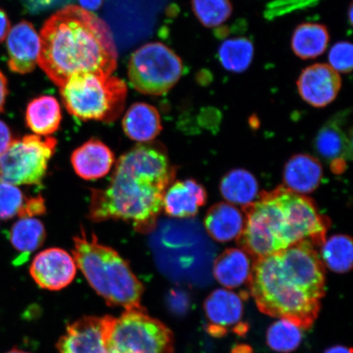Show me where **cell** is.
<instances>
[{
  "label": "cell",
  "instance_id": "cell-1",
  "mask_svg": "<svg viewBox=\"0 0 353 353\" xmlns=\"http://www.w3.org/2000/svg\"><path fill=\"white\" fill-rule=\"evenodd\" d=\"M175 174L162 145H135L119 159L108 186L92 189L88 218L94 223L122 220L139 232H152Z\"/></svg>",
  "mask_w": 353,
  "mask_h": 353
},
{
  "label": "cell",
  "instance_id": "cell-2",
  "mask_svg": "<svg viewBox=\"0 0 353 353\" xmlns=\"http://www.w3.org/2000/svg\"><path fill=\"white\" fill-rule=\"evenodd\" d=\"M38 64L56 85L74 74L112 76L118 54L109 26L81 7L65 6L52 15L41 32Z\"/></svg>",
  "mask_w": 353,
  "mask_h": 353
},
{
  "label": "cell",
  "instance_id": "cell-3",
  "mask_svg": "<svg viewBox=\"0 0 353 353\" xmlns=\"http://www.w3.org/2000/svg\"><path fill=\"white\" fill-rule=\"evenodd\" d=\"M73 259L88 284L110 306L125 310L141 305L144 286L129 263L117 251L101 244L94 234L85 230L73 238Z\"/></svg>",
  "mask_w": 353,
  "mask_h": 353
},
{
  "label": "cell",
  "instance_id": "cell-4",
  "mask_svg": "<svg viewBox=\"0 0 353 353\" xmlns=\"http://www.w3.org/2000/svg\"><path fill=\"white\" fill-rule=\"evenodd\" d=\"M256 305L264 314L311 327L319 314L321 300L311 296L282 270L277 253L255 259L249 280Z\"/></svg>",
  "mask_w": 353,
  "mask_h": 353
},
{
  "label": "cell",
  "instance_id": "cell-5",
  "mask_svg": "<svg viewBox=\"0 0 353 353\" xmlns=\"http://www.w3.org/2000/svg\"><path fill=\"white\" fill-rule=\"evenodd\" d=\"M68 112L83 121H116L125 109L128 87L116 77L92 73L74 74L60 87Z\"/></svg>",
  "mask_w": 353,
  "mask_h": 353
},
{
  "label": "cell",
  "instance_id": "cell-6",
  "mask_svg": "<svg viewBox=\"0 0 353 353\" xmlns=\"http://www.w3.org/2000/svg\"><path fill=\"white\" fill-rule=\"evenodd\" d=\"M108 353H173L174 334L145 308L125 310L119 317H101Z\"/></svg>",
  "mask_w": 353,
  "mask_h": 353
},
{
  "label": "cell",
  "instance_id": "cell-7",
  "mask_svg": "<svg viewBox=\"0 0 353 353\" xmlns=\"http://www.w3.org/2000/svg\"><path fill=\"white\" fill-rule=\"evenodd\" d=\"M245 228L239 237L241 249L255 259L292 245L288 222L278 190L263 193L258 201L243 207Z\"/></svg>",
  "mask_w": 353,
  "mask_h": 353
},
{
  "label": "cell",
  "instance_id": "cell-8",
  "mask_svg": "<svg viewBox=\"0 0 353 353\" xmlns=\"http://www.w3.org/2000/svg\"><path fill=\"white\" fill-rule=\"evenodd\" d=\"M183 74L180 57L165 44H145L130 57L128 76L132 87L145 95L167 94Z\"/></svg>",
  "mask_w": 353,
  "mask_h": 353
},
{
  "label": "cell",
  "instance_id": "cell-9",
  "mask_svg": "<svg viewBox=\"0 0 353 353\" xmlns=\"http://www.w3.org/2000/svg\"><path fill=\"white\" fill-rule=\"evenodd\" d=\"M57 144L50 136L26 135L13 140L0 154V183L15 186L41 184Z\"/></svg>",
  "mask_w": 353,
  "mask_h": 353
},
{
  "label": "cell",
  "instance_id": "cell-10",
  "mask_svg": "<svg viewBox=\"0 0 353 353\" xmlns=\"http://www.w3.org/2000/svg\"><path fill=\"white\" fill-rule=\"evenodd\" d=\"M282 270L311 296L321 300L325 293L324 264L310 241H302L277 252Z\"/></svg>",
  "mask_w": 353,
  "mask_h": 353
},
{
  "label": "cell",
  "instance_id": "cell-11",
  "mask_svg": "<svg viewBox=\"0 0 353 353\" xmlns=\"http://www.w3.org/2000/svg\"><path fill=\"white\" fill-rule=\"evenodd\" d=\"M77 270L76 262L69 253L63 249L50 248L35 256L30 274L41 288L59 291L72 283Z\"/></svg>",
  "mask_w": 353,
  "mask_h": 353
},
{
  "label": "cell",
  "instance_id": "cell-12",
  "mask_svg": "<svg viewBox=\"0 0 353 353\" xmlns=\"http://www.w3.org/2000/svg\"><path fill=\"white\" fill-rule=\"evenodd\" d=\"M341 76L330 65L316 63L303 70L297 81L299 94L314 108H324L337 98Z\"/></svg>",
  "mask_w": 353,
  "mask_h": 353
},
{
  "label": "cell",
  "instance_id": "cell-13",
  "mask_svg": "<svg viewBox=\"0 0 353 353\" xmlns=\"http://www.w3.org/2000/svg\"><path fill=\"white\" fill-rule=\"evenodd\" d=\"M41 48V37L34 26L21 21L8 34V68L20 74L32 72L38 65Z\"/></svg>",
  "mask_w": 353,
  "mask_h": 353
},
{
  "label": "cell",
  "instance_id": "cell-14",
  "mask_svg": "<svg viewBox=\"0 0 353 353\" xmlns=\"http://www.w3.org/2000/svg\"><path fill=\"white\" fill-rule=\"evenodd\" d=\"M57 348L59 353H108L101 317L83 316L69 325Z\"/></svg>",
  "mask_w": 353,
  "mask_h": 353
},
{
  "label": "cell",
  "instance_id": "cell-15",
  "mask_svg": "<svg viewBox=\"0 0 353 353\" xmlns=\"http://www.w3.org/2000/svg\"><path fill=\"white\" fill-rule=\"evenodd\" d=\"M70 160L79 176L96 180L109 174L116 158L107 145L99 139H91L74 150Z\"/></svg>",
  "mask_w": 353,
  "mask_h": 353
},
{
  "label": "cell",
  "instance_id": "cell-16",
  "mask_svg": "<svg viewBox=\"0 0 353 353\" xmlns=\"http://www.w3.org/2000/svg\"><path fill=\"white\" fill-rule=\"evenodd\" d=\"M206 199L205 188L196 181H178L166 189L163 198V210L171 217H193L205 205Z\"/></svg>",
  "mask_w": 353,
  "mask_h": 353
},
{
  "label": "cell",
  "instance_id": "cell-17",
  "mask_svg": "<svg viewBox=\"0 0 353 353\" xmlns=\"http://www.w3.org/2000/svg\"><path fill=\"white\" fill-rule=\"evenodd\" d=\"M323 169L317 159L307 154H295L286 163L283 173L285 188L303 195L319 187Z\"/></svg>",
  "mask_w": 353,
  "mask_h": 353
},
{
  "label": "cell",
  "instance_id": "cell-18",
  "mask_svg": "<svg viewBox=\"0 0 353 353\" xmlns=\"http://www.w3.org/2000/svg\"><path fill=\"white\" fill-rule=\"evenodd\" d=\"M245 216L230 203L221 202L211 207L205 219L209 235L218 242L237 239L245 228Z\"/></svg>",
  "mask_w": 353,
  "mask_h": 353
},
{
  "label": "cell",
  "instance_id": "cell-19",
  "mask_svg": "<svg viewBox=\"0 0 353 353\" xmlns=\"http://www.w3.org/2000/svg\"><path fill=\"white\" fill-rule=\"evenodd\" d=\"M125 134L140 143L152 142L162 130L160 114L148 103L132 105L122 121Z\"/></svg>",
  "mask_w": 353,
  "mask_h": 353
},
{
  "label": "cell",
  "instance_id": "cell-20",
  "mask_svg": "<svg viewBox=\"0 0 353 353\" xmlns=\"http://www.w3.org/2000/svg\"><path fill=\"white\" fill-rule=\"evenodd\" d=\"M241 298L229 289H218L205 299L204 309L207 319L214 327L223 330L235 325L242 319Z\"/></svg>",
  "mask_w": 353,
  "mask_h": 353
},
{
  "label": "cell",
  "instance_id": "cell-21",
  "mask_svg": "<svg viewBox=\"0 0 353 353\" xmlns=\"http://www.w3.org/2000/svg\"><path fill=\"white\" fill-rule=\"evenodd\" d=\"M252 266L248 254L241 249L232 248L216 259L214 275L225 288H237L249 281Z\"/></svg>",
  "mask_w": 353,
  "mask_h": 353
},
{
  "label": "cell",
  "instance_id": "cell-22",
  "mask_svg": "<svg viewBox=\"0 0 353 353\" xmlns=\"http://www.w3.org/2000/svg\"><path fill=\"white\" fill-rule=\"evenodd\" d=\"M61 105L52 96H41L30 101L26 112V125L35 135L50 136L59 129Z\"/></svg>",
  "mask_w": 353,
  "mask_h": 353
},
{
  "label": "cell",
  "instance_id": "cell-23",
  "mask_svg": "<svg viewBox=\"0 0 353 353\" xmlns=\"http://www.w3.org/2000/svg\"><path fill=\"white\" fill-rule=\"evenodd\" d=\"M329 42L330 33L325 25L305 22L295 28L291 38V48L299 59H314L324 54Z\"/></svg>",
  "mask_w": 353,
  "mask_h": 353
},
{
  "label": "cell",
  "instance_id": "cell-24",
  "mask_svg": "<svg viewBox=\"0 0 353 353\" xmlns=\"http://www.w3.org/2000/svg\"><path fill=\"white\" fill-rule=\"evenodd\" d=\"M343 118L341 113L331 119L316 135L315 148L326 161H341L351 153V140L348 141L347 132L341 125Z\"/></svg>",
  "mask_w": 353,
  "mask_h": 353
},
{
  "label": "cell",
  "instance_id": "cell-25",
  "mask_svg": "<svg viewBox=\"0 0 353 353\" xmlns=\"http://www.w3.org/2000/svg\"><path fill=\"white\" fill-rule=\"evenodd\" d=\"M259 183L250 172L236 169L228 172L221 181L220 192L228 202L243 207L257 201Z\"/></svg>",
  "mask_w": 353,
  "mask_h": 353
},
{
  "label": "cell",
  "instance_id": "cell-26",
  "mask_svg": "<svg viewBox=\"0 0 353 353\" xmlns=\"http://www.w3.org/2000/svg\"><path fill=\"white\" fill-rule=\"evenodd\" d=\"M46 238V228L41 221L34 218H20L12 225L10 232L13 248L23 255L41 248Z\"/></svg>",
  "mask_w": 353,
  "mask_h": 353
},
{
  "label": "cell",
  "instance_id": "cell-27",
  "mask_svg": "<svg viewBox=\"0 0 353 353\" xmlns=\"http://www.w3.org/2000/svg\"><path fill=\"white\" fill-rule=\"evenodd\" d=\"M322 263L336 273L350 271L353 263V247L351 237L335 235L325 240L321 245Z\"/></svg>",
  "mask_w": 353,
  "mask_h": 353
},
{
  "label": "cell",
  "instance_id": "cell-28",
  "mask_svg": "<svg viewBox=\"0 0 353 353\" xmlns=\"http://www.w3.org/2000/svg\"><path fill=\"white\" fill-rule=\"evenodd\" d=\"M254 47L249 39L239 37L227 39L221 44L219 59L225 69L233 73H242L252 63Z\"/></svg>",
  "mask_w": 353,
  "mask_h": 353
},
{
  "label": "cell",
  "instance_id": "cell-29",
  "mask_svg": "<svg viewBox=\"0 0 353 353\" xmlns=\"http://www.w3.org/2000/svg\"><path fill=\"white\" fill-rule=\"evenodd\" d=\"M303 339L302 329L294 322L279 319L269 327L268 346L277 352L289 353L296 350Z\"/></svg>",
  "mask_w": 353,
  "mask_h": 353
},
{
  "label": "cell",
  "instance_id": "cell-30",
  "mask_svg": "<svg viewBox=\"0 0 353 353\" xmlns=\"http://www.w3.org/2000/svg\"><path fill=\"white\" fill-rule=\"evenodd\" d=\"M194 14L207 28L223 25L232 14L230 0H192Z\"/></svg>",
  "mask_w": 353,
  "mask_h": 353
},
{
  "label": "cell",
  "instance_id": "cell-31",
  "mask_svg": "<svg viewBox=\"0 0 353 353\" xmlns=\"http://www.w3.org/2000/svg\"><path fill=\"white\" fill-rule=\"evenodd\" d=\"M25 200L17 186L0 183V219L6 220L19 216Z\"/></svg>",
  "mask_w": 353,
  "mask_h": 353
},
{
  "label": "cell",
  "instance_id": "cell-32",
  "mask_svg": "<svg viewBox=\"0 0 353 353\" xmlns=\"http://www.w3.org/2000/svg\"><path fill=\"white\" fill-rule=\"evenodd\" d=\"M321 0H273L264 12L265 19L271 21L288 13L315 7Z\"/></svg>",
  "mask_w": 353,
  "mask_h": 353
},
{
  "label": "cell",
  "instance_id": "cell-33",
  "mask_svg": "<svg viewBox=\"0 0 353 353\" xmlns=\"http://www.w3.org/2000/svg\"><path fill=\"white\" fill-rule=\"evenodd\" d=\"M330 66L335 72L350 73L353 65V47L350 42L341 41L330 48L328 55Z\"/></svg>",
  "mask_w": 353,
  "mask_h": 353
},
{
  "label": "cell",
  "instance_id": "cell-34",
  "mask_svg": "<svg viewBox=\"0 0 353 353\" xmlns=\"http://www.w3.org/2000/svg\"><path fill=\"white\" fill-rule=\"evenodd\" d=\"M46 207L41 196L26 198L23 207L19 214V218H33L34 216L46 213Z\"/></svg>",
  "mask_w": 353,
  "mask_h": 353
},
{
  "label": "cell",
  "instance_id": "cell-35",
  "mask_svg": "<svg viewBox=\"0 0 353 353\" xmlns=\"http://www.w3.org/2000/svg\"><path fill=\"white\" fill-rule=\"evenodd\" d=\"M70 2V0H30L34 11H44L50 8L63 6Z\"/></svg>",
  "mask_w": 353,
  "mask_h": 353
},
{
  "label": "cell",
  "instance_id": "cell-36",
  "mask_svg": "<svg viewBox=\"0 0 353 353\" xmlns=\"http://www.w3.org/2000/svg\"><path fill=\"white\" fill-rule=\"evenodd\" d=\"M13 140L14 139L7 123L0 121V154L10 147Z\"/></svg>",
  "mask_w": 353,
  "mask_h": 353
},
{
  "label": "cell",
  "instance_id": "cell-37",
  "mask_svg": "<svg viewBox=\"0 0 353 353\" xmlns=\"http://www.w3.org/2000/svg\"><path fill=\"white\" fill-rule=\"evenodd\" d=\"M10 30V21L8 19L6 12L0 8V42L6 39Z\"/></svg>",
  "mask_w": 353,
  "mask_h": 353
},
{
  "label": "cell",
  "instance_id": "cell-38",
  "mask_svg": "<svg viewBox=\"0 0 353 353\" xmlns=\"http://www.w3.org/2000/svg\"><path fill=\"white\" fill-rule=\"evenodd\" d=\"M8 94V88L7 78L4 76L1 70H0V112H2L3 110Z\"/></svg>",
  "mask_w": 353,
  "mask_h": 353
},
{
  "label": "cell",
  "instance_id": "cell-39",
  "mask_svg": "<svg viewBox=\"0 0 353 353\" xmlns=\"http://www.w3.org/2000/svg\"><path fill=\"white\" fill-rule=\"evenodd\" d=\"M196 81L201 86L209 85L214 81L213 73L208 69H201L196 74Z\"/></svg>",
  "mask_w": 353,
  "mask_h": 353
},
{
  "label": "cell",
  "instance_id": "cell-40",
  "mask_svg": "<svg viewBox=\"0 0 353 353\" xmlns=\"http://www.w3.org/2000/svg\"><path fill=\"white\" fill-rule=\"evenodd\" d=\"M81 7L88 11L98 10L103 3V0H79Z\"/></svg>",
  "mask_w": 353,
  "mask_h": 353
},
{
  "label": "cell",
  "instance_id": "cell-41",
  "mask_svg": "<svg viewBox=\"0 0 353 353\" xmlns=\"http://www.w3.org/2000/svg\"><path fill=\"white\" fill-rule=\"evenodd\" d=\"M231 33L230 28L225 25H220L214 30V37L218 39H226Z\"/></svg>",
  "mask_w": 353,
  "mask_h": 353
},
{
  "label": "cell",
  "instance_id": "cell-42",
  "mask_svg": "<svg viewBox=\"0 0 353 353\" xmlns=\"http://www.w3.org/2000/svg\"><path fill=\"white\" fill-rule=\"evenodd\" d=\"M247 28H248V24H247V22L245 20H242V19H240V20H238L236 22H235V23H234L230 29H231V32H233V33H238V34H241V33H243V32H245V30H247Z\"/></svg>",
  "mask_w": 353,
  "mask_h": 353
},
{
  "label": "cell",
  "instance_id": "cell-43",
  "mask_svg": "<svg viewBox=\"0 0 353 353\" xmlns=\"http://www.w3.org/2000/svg\"><path fill=\"white\" fill-rule=\"evenodd\" d=\"M324 353H352V350L344 346H334L328 348Z\"/></svg>",
  "mask_w": 353,
  "mask_h": 353
},
{
  "label": "cell",
  "instance_id": "cell-44",
  "mask_svg": "<svg viewBox=\"0 0 353 353\" xmlns=\"http://www.w3.org/2000/svg\"><path fill=\"white\" fill-rule=\"evenodd\" d=\"M352 8H352V4L351 3L350 6V10H348V21H350V25H352V21H353V19H352V13H353Z\"/></svg>",
  "mask_w": 353,
  "mask_h": 353
},
{
  "label": "cell",
  "instance_id": "cell-45",
  "mask_svg": "<svg viewBox=\"0 0 353 353\" xmlns=\"http://www.w3.org/2000/svg\"><path fill=\"white\" fill-rule=\"evenodd\" d=\"M6 353H30V352L21 350H19V348L14 347V348H12L11 350H10Z\"/></svg>",
  "mask_w": 353,
  "mask_h": 353
}]
</instances>
